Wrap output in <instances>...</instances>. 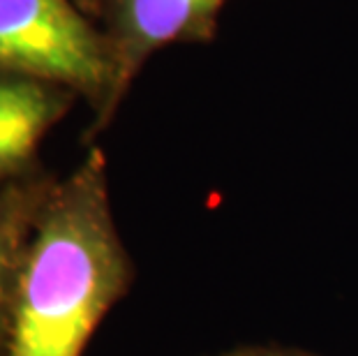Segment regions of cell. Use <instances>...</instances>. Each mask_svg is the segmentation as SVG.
Segmentation results:
<instances>
[{"label":"cell","mask_w":358,"mask_h":356,"mask_svg":"<svg viewBox=\"0 0 358 356\" xmlns=\"http://www.w3.org/2000/svg\"><path fill=\"white\" fill-rule=\"evenodd\" d=\"M210 356V354H208ZM213 356H315L310 352L292 350V347H275V345H245V347H236L229 352H220Z\"/></svg>","instance_id":"6"},{"label":"cell","mask_w":358,"mask_h":356,"mask_svg":"<svg viewBox=\"0 0 358 356\" xmlns=\"http://www.w3.org/2000/svg\"><path fill=\"white\" fill-rule=\"evenodd\" d=\"M77 97L63 83L0 70V190L42 166L37 148Z\"/></svg>","instance_id":"4"},{"label":"cell","mask_w":358,"mask_h":356,"mask_svg":"<svg viewBox=\"0 0 358 356\" xmlns=\"http://www.w3.org/2000/svg\"><path fill=\"white\" fill-rule=\"evenodd\" d=\"M0 70L63 83L81 95L93 111L86 141L109 127L104 37L74 0H0Z\"/></svg>","instance_id":"2"},{"label":"cell","mask_w":358,"mask_h":356,"mask_svg":"<svg viewBox=\"0 0 358 356\" xmlns=\"http://www.w3.org/2000/svg\"><path fill=\"white\" fill-rule=\"evenodd\" d=\"M136 280L97 146L56 178L21 259L3 356H83Z\"/></svg>","instance_id":"1"},{"label":"cell","mask_w":358,"mask_h":356,"mask_svg":"<svg viewBox=\"0 0 358 356\" xmlns=\"http://www.w3.org/2000/svg\"><path fill=\"white\" fill-rule=\"evenodd\" d=\"M53 183L56 176H51L44 166H37L28 176L0 190V356L10 327V310L21 259Z\"/></svg>","instance_id":"5"},{"label":"cell","mask_w":358,"mask_h":356,"mask_svg":"<svg viewBox=\"0 0 358 356\" xmlns=\"http://www.w3.org/2000/svg\"><path fill=\"white\" fill-rule=\"evenodd\" d=\"M227 0H100L93 21L111 67L109 120L155 51L169 44L213 42Z\"/></svg>","instance_id":"3"},{"label":"cell","mask_w":358,"mask_h":356,"mask_svg":"<svg viewBox=\"0 0 358 356\" xmlns=\"http://www.w3.org/2000/svg\"><path fill=\"white\" fill-rule=\"evenodd\" d=\"M74 3L79 5V10L86 14V17L93 19L95 17V10H97V3H100V0H74Z\"/></svg>","instance_id":"7"}]
</instances>
